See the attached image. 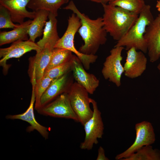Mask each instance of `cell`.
<instances>
[{"label": "cell", "instance_id": "6da1fadb", "mask_svg": "<svg viewBox=\"0 0 160 160\" xmlns=\"http://www.w3.org/2000/svg\"><path fill=\"white\" fill-rule=\"evenodd\" d=\"M63 9L71 11L80 19L81 25L78 32L84 44L79 51L86 55H95L100 47L105 44L107 40V33L104 27L102 17L90 19L79 11L72 0Z\"/></svg>", "mask_w": 160, "mask_h": 160}, {"label": "cell", "instance_id": "7a4b0ae2", "mask_svg": "<svg viewBox=\"0 0 160 160\" xmlns=\"http://www.w3.org/2000/svg\"><path fill=\"white\" fill-rule=\"evenodd\" d=\"M102 4L104 28L114 40L118 41L135 24L139 15L109 4Z\"/></svg>", "mask_w": 160, "mask_h": 160}, {"label": "cell", "instance_id": "3957f363", "mask_svg": "<svg viewBox=\"0 0 160 160\" xmlns=\"http://www.w3.org/2000/svg\"><path fill=\"white\" fill-rule=\"evenodd\" d=\"M151 7L146 4L139 15L135 24L114 47H125L128 50L135 47L144 53L147 52V47L144 35L147 27L154 20Z\"/></svg>", "mask_w": 160, "mask_h": 160}, {"label": "cell", "instance_id": "277c9868", "mask_svg": "<svg viewBox=\"0 0 160 160\" xmlns=\"http://www.w3.org/2000/svg\"><path fill=\"white\" fill-rule=\"evenodd\" d=\"M81 25L79 18L74 13L72 14L68 19V25L65 32L56 43L54 48H63L71 51L78 57L85 69L88 70L90 64L96 62L98 56L95 55L83 54L75 48L74 38Z\"/></svg>", "mask_w": 160, "mask_h": 160}, {"label": "cell", "instance_id": "5b68a950", "mask_svg": "<svg viewBox=\"0 0 160 160\" xmlns=\"http://www.w3.org/2000/svg\"><path fill=\"white\" fill-rule=\"evenodd\" d=\"M71 107L83 126L92 116L88 92L76 82H73L68 92Z\"/></svg>", "mask_w": 160, "mask_h": 160}, {"label": "cell", "instance_id": "8992f818", "mask_svg": "<svg viewBox=\"0 0 160 160\" xmlns=\"http://www.w3.org/2000/svg\"><path fill=\"white\" fill-rule=\"evenodd\" d=\"M89 101L92 105L93 114L83 125L85 137L80 146L81 149L88 150L92 149L94 145L98 143L97 139L102 137L104 129L101 113L98 109L97 102L90 98Z\"/></svg>", "mask_w": 160, "mask_h": 160}, {"label": "cell", "instance_id": "52a82bcc", "mask_svg": "<svg viewBox=\"0 0 160 160\" xmlns=\"http://www.w3.org/2000/svg\"><path fill=\"white\" fill-rule=\"evenodd\" d=\"M124 48L121 46L114 47L106 58L101 71L104 78L118 87L121 85V76L124 72V67L121 64V53Z\"/></svg>", "mask_w": 160, "mask_h": 160}, {"label": "cell", "instance_id": "ba28073f", "mask_svg": "<svg viewBox=\"0 0 160 160\" xmlns=\"http://www.w3.org/2000/svg\"><path fill=\"white\" fill-rule=\"evenodd\" d=\"M36 111L42 115L70 119L79 122L78 117L71 107L67 92L61 94Z\"/></svg>", "mask_w": 160, "mask_h": 160}, {"label": "cell", "instance_id": "9c48e42d", "mask_svg": "<svg viewBox=\"0 0 160 160\" xmlns=\"http://www.w3.org/2000/svg\"><path fill=\"white\" fill-rule=\"evenodd\" d=\"M136 137L133 144L126 151L117 155L115 159L122 160L129 156L143 147L150 145L155 140L154 129L151 124L143 121L136 124L135 126Z\"/></svg>", "mask_w": 160, "mask_h": 160}, {"label": "cell", "instance_id": "30bf717a", "mask_svg": "<svg viewBox=\"0 0 160 160\" xmlns=\"http://www.w3.org/2000/svg\"><path fill=\"white\" fill-rule=\"evenodd\" d=\"M33 50L38 52L41 49L36 43L29 39L17 41L12 43L9 47L0 48V65L2 67L3 73L6 74L10 66L7 64L8 60L20 57L26 53Z\"/></svg>", "mask_w": 160, "mask_h": 160}, {"label": "cell", "instance_id": "8fae6325", "mask_svg": "<svg viewBox=\"0 0 160 160\" xmlns=\"http://www.w3.org/2000/svg\"><path fill=\"white\" fill-rule=\"evenodd\" d=\"M32 85V92L30 105L24 113L19 114H9L6 116V118L8 119L20 120L25 121L30 125L26 129L28 132H30L34 130L37 131L45 139L48 138L49 128L43 126L36 120L34 113V105L35 102V95L34 88L36 81L31 82Z\"/></svg>", "mask_w": 160, "mask_h": 160}, {"label": "cell", "instance_id": "7c38bea8", "mask_svg": "<svg viewBox=\"0 0 160 160\" xmlns=\"http://www.w3.org/2000/svg\"><path fill=\"white\" fill-rule=\"evenodd\" d=\"M135 47L128 50L124 66V74L127 77L134 79L141 76L145 70L147 59L144 53L138 51Z\"/></svg>", "mask_w": 160, "mask_h": 160}, {"label": "cell", "instance_id": "4fadbf2b", "mask_svg": "<svg viewBox=\"0 0 160 160\" xmlns=\"http://www.w3.org/2000/svg\"><path fill=\"white\" fill-rule=\"evenodd\" d=\"M144 37L150 61L154 62L160 57V14L147 26Z\"/></svg>", "mask_w": 160, "mask_h": 160}, {"label": "cell", "instance_id": "5bb4252c", "mask_svg": "<svg viewBox=\"0 0 160 160\" xmlns=\"http://www.w3.org/2000/svg\"><path fill=\"white\" fill-rule=\"evenodd\" d=\"M54 47L49 43H47L39 52L34 56L29 58L28 73L30 77L34 75L36 81L44 76L45 71L48 66Z\"/></svg>", "mask_w": 160, "mask_h": 160}, {"label": "cell", "instance_id": "9a60e30c", "mask_svg": "<svg viewBox=\"0 0 160 160\" xmlns=\"http://www.w3.org/2000/svg\"><path fill=\"white\" fill-rule=\"evenodd\" d=\"M85 69L78 57L74 55L72 69L73 77L89 93L93 94L99 86L100 81L94 75L88 73Z\"/></svg>", "mask_w": 160, "mask_h": 160}, {"label": "cell", "instance_id": "2e32d148", "mask_svg": "<svg viewBox=\"0 0 160 160\" xmlns=\"http://www.w3.org/2000/svg\"><path fill=\"white\" fill-rule=\"evenodd\" d=\"M70 72L52 81L41 97L39 108L51 102L61 94L68 92L73 83L70 76Z\"/></svg>", "mask_w": 160, "mask_h": 160}, {"label": "cell", "instance_id": "e0dca14e", "mask_svg": "<svg viewBox=\"0 0 160 160\" xmlns=\"http://www.w3.org/2000/svg\"><path fill=\"white\" fill-rule=\"evenodd\" d=\"M30 0H0V5L10 12L14 23L21 24L25 18L33 19L35 11H29L26 9Z\"/></svg>", "mask_w": 160, "mask_h": 160}, {"label": "cell", "instance_id": "ac0fdd59", "mask_svg": "<svg viewBox=\"0 0 160 160\" xmlns=\"http://www.w3.org/2000/svg\"><path fill=\"white\" fill-rule=\"evenodd\" d=\"M32 20H29L19 24L17 27L11 31L0 33V45L13 43L19 41L28 39V31Z\"/></svg>", "mask_w": 160, "mask_h": 160}, {"label": "cell", "instance_id": "d6986e66", "mask_svg": "<svg viewBox=\"0 0 160 160\" xmlns=\"http://www.w3.org/2000/svg\"><path fill=\"white\" fill-rule=\"evenodd\" d=\"M57 16L49 13L48 18L44 27L42 38L36 43L42 49L47 43H49L54 47L60 39L57 29Z\"/></svg>", "mask_w": 160, "mask_h": 160}, {"label": "cell", "instance_id": "ffe728a7", "mask_svg": "<svg viewBox=\"0 0 160 160\" xmlns=\"http://www.w3.org/2000/svg\"><path fill=\"white\" fill-rule=\"evenodd\" d=\"M49 13L48 11L43 10L35 11V16L28 29L29 40L35 42L36 39L40 36L43 33L44 27H45Z\"/></svg>", "mask_w": 160, "mask_h": 160}, {"label": "cell", "instance_id": "44dd1931", "mask_svg": "<svg viewBox=\"0 0 160 160\" xmlns=\"http://www.w3.org/2000/svg\"><path fill=\"white\" fill-rule=\"evenodd\" d=\"M69 0H30L27 7L33 11L45 10L57 16V11L61 6Z\"/></svg>", "mask_w": 160, "mask_h": 160}, {"label": "cell", "instance_id": "7402d4cb", "mask_svg": "<svg viewBox=\"0 0 160 160\" xmlns=\"http://www.w3.org/2000/svg\"><path fill=\"white\" fill-rule=\"evenodd\" d=\"M73 55L72 52L68 49L60 48H54L52 51L50 62L44 73L55 67L70 60Z\"/></svg>", "mask_w": 160, "mask_h": 160}, {"label": "cell", "instance_id": "603a6c76", "mask_svg": "<svg viewBox=\"0 0 160 160\" xmlns=\"http://www.w3.org/2000/svg\"><path fill=\"white\" fill-rule=\"evenodd\" d=\"M122 160H160V153L150 145L145 146Z\"/></svg>", "mask_w": 160, "mask_h": 160}, {"label": "cell", "instance_id": "cb8c5ba5", "mask_svg": "<svg viewBox=\"0 0 160 160\" xmlns=\"http://www.w3.org/2000/svg\"><path fill=\"white\" fill-rule=\"evenodd\" d=\"M108 4L139 15L146 5L144 0H112Z\"/></svg>", "mask_w": 160, "mask_h": 160}, {"label": "cell", "instance_id": "d4e9b609", "mask_svg": "<svg viewBox=\"0 0 160 160\" xmlns=\"http://www.w3.org/2000/svg\"><path fill=\"white\" fill-rule=\"evenodd\" d=\"M53 80L47 75H44L41 79L36 81L34 88L35 95L34 108L36 110L40 107L41 96Z\"/></svg>", "mask_w": 160, "mask_h": 160}, {"label": "cell", "instance_id": "484cf974", "mask_svg": "<svg viewBox=\"0 0 160 160\" xmlns=\"http://www.w3.org/2000/svg\"><path fill=\"white\" fill-rule=\"evenodd\" d=\"M73 56L70 60L49 70L45 73L44 75L53 80L72 71Z\"/></svg>", "mask_w": 160, "mask_h": 160}, {"label": "cell", "instance_id": "4316f807", "mask_svg": "<svg viewBox=\"0 0 160 160\" xmlns=\"http://www.w3.org/2000/svg\"><path fill=\"white\" fill-rule=\"evenodd\" d=\"M19 25V24H16L14 23L9 10L0 5V28L14 29L18 26Z\"/></svg>", "mask_w": 160, "mask_h": 160}, {"label": "cell", "instance_id": "83f0119b", "mask_svg": "<svg viewBox=\"0 0 160 160\" xmlns=\"http://www.w3.org/2000/svg\"><path fill=\"white\" fill-rule=\"evenodd\" d=\"M98 155L97 160H108L109 159L105 155V151L103 148L100 146L98 151Z\"/></svg>", "mask_w": 160, "mask_h": 160}, {"label": "cell", "instance_id": "f1b7e54d", "mask_svg": "<svg viewBox=\"0 0 160 160\" xmlns=\"http://www.w3.org/2000/svg\"><path fill=\"white\" fill-rule=\"evenodd\" d=\"M156 7L158 11L160 12V0H158L157 1L156 5Z\"/></svg>", "mask_w": 160, "mask_h": 160}, {"label": "cell", "instance_id": "f546056e", "mask_svg": "<svg viewBox=\"0 0 160 160\" xmlns=\"http://www.w3.org/2000/svg\"><path fill=\"white\" fill-rule=\"evenodd\" d=\"M112 0H101V4H106Z\"/></svg>", "mask_w": 160, "mask_h": 160}, {"label": "cell", "instance_id": "4dcf8cb0", "mask_svg": "<svg viewBox=\"0 0 160 160\" xmlns=\"http://www.w3.org/2000/svg\"><path fill=\"white\" fill-rule=\"evenodd\" d=\"M98 3H101V0H87Z\"/></svg>", "mask_w": 160, "mask_h": 160}, {"label": "cell", "instance_id": "1f68e13d", "mask_svg": "<svg viewBox=\"0 0 160 160\" xmlns=\"http://www.w3.org/2000/svg\"><path fill=\"white\" fill-rule=\"evenodd\" d=\"M157 68L159 71L160 73V63H159L157 66Z\"/></svg>", "mask_w": 160, "mask_h": 160}]
</instances>
